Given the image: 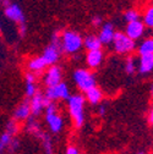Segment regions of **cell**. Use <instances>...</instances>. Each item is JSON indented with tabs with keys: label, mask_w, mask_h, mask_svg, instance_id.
I'll list each match as a JSON object with an SVG mask.
<instances>
[{
	"label": "cell",
	"mask_w": 153,
	"mask_h": 154,
	"mask_svg": "<svg viewBox=\"0 0 153 154\" xmlns=\"http://www.w3.org/2000/svg\"><path fill=\"white\" fill-rule=\"evenodd\" d=\"M85 103L86 98L82 94H72L67 99V109L75 128H81L85 124Z\"/></svg>",
	"instance_id": "cell-1"
},
{
	"label": "cell",
	"mask_w": 153,
	"mask_h": 154,
	"mask_svg": "<svg viewBox=\"0 0 153 154\" xmlns=\"http://www.w3.org/2000/svg\"><path fill=\"white\" fill-rule=\"evenodd\" d=\"M83 47V38L80 33L67 29L61 34V49L66 54H76Z\"/></svg>",
	"instance_id": "cell-2"
},
{
	"label": "cell",
	"mask_w": 153,
	"mask_h": 154,
	"mask_svg": "<svg viewBox=\"0 0 153 154\" xmlns=\"http://www.w3.org/2000/svg\"><path fill=\"white\" fill-rule=\"evenodd\" d=\"M44 112H45V122L49 127V131L52 133L61 132V130L64 128V119L61 115H59L58 108L54 104V102H52L44 109Z\"/></svg>",
	"instance_id": "cell-3"
},
{
	"label": "cell",
	"mask_w": 153,
	"mask_h": 154,
	"mask_svg": "<svg viewBox=\"0 0 153 154\" xmlns=\"http://www.w3.org/2000/svg\"><path fill=\"white\" fill-rule=\"evenodd\" d=\"M72 79H73L75 85L77 86V88L82 91L83 93L95 86V77L87 69H77L73 72Z\"/></svg>",
	"instance_id": "cell-4"
},
{
	"label": "cell",
	"mask_w": 153,
	"mask_h": 154,
	"mask_svg": "<svg viewBox=\"0 0 153 154\" xmlns=\"http://www.w3.org/2000/svg\"><path fill=\"white\" fill-rule=\"evenodd\" d=\"M111 43L114 50L118 54H129L135 49V41L123 32H115Z\"/></svg>",
	"instance_id": "cell-5"
},
{
	"label": "cell",
	"mask_w": 153,
	"mask_h": 154,
	"mask_svg": "<svg viewBox=\"0 0 153 154\" xmlns=\"http://www.w3.org/2000/svg\"><path fill=\"white\" fill-rule=\"evenodd\" d=\"M44 95L48 99H50L52 102H55V100H59V99H66L67 100L71 94H70V91L67 88V85L64 82H60L56 86L47 87Z\"/></svg>",
	"instance_id": "cell-6"
},
{
	"label": "cell",
	"mask_w": 153,
	"mask_h": 154,
	"mask_svg": "<svg viewBox=\"0 0 153 154\" xmlns=\"http://www.w3.org/2000/svg\"><path fill=\"white\" fill-rule=\"evenodd\" d=\"M52 103L50 99H48L44 93L38 91L32 98H30V104H31V112L33 116H39L42 111Z\"/></svg>",
	"instance_id": "cell-7"
},
{
	"label": "cell",
	"mask_w": 153,
	"mask_h": 154,
	"mask_svg": "<svg viewBox=\"0 0 153 154\" xmlns=\"http://www.w3.org/2000/svg\"><path fill=\"white\" fill-rule=\"evenodd\" d=\"M61 79H63V71H61V67L60 66H56V65H52L47 72L44 73V77H43V82L47 87H53V86H56L61 82Z\"/></svg>",
	"instance_id": "cell-8"
},
{
	"label": "cell",
	"mask_w": 153,
	"mask_h": 154,
	"mask_svg": "<svg viewBox=\"0 0 153 154\" xmlns=\"http://www.w3.org/2000/svg\"><path fill=\"white\" fill-rule=\"evenodd\" d=\"M4 14H5L6 18H9L10 21H12L17 25L26 22L25 14H23L21 6L17 4H8L4 9Z\"/></svg>",
	"instance_id": "cell-9"
},
{
	"label": "cell",
	"mask_w": 153,
	"mask_h": 154,
	"mask_svg": "<svg viewBox=\"0 0 153 154\" xmlns=\"http://www.w3.org/2000/svg\"><path fill=\"white\" fill-rule=\"evenodd\" d=\"M60 54H61V48L50 43V44L44 49L42 56L44 57V60L47 61L48 66H52V65H55L56 61L59 60Z\"/></svg>",
	"instance_id": "cell-10"
},
{
	"label": "cell",
	"mask_w": 153,
	"mask_h": 154,
	"mask_svg": "<svg viewBox=\"0 0 153 154\" xmlns=\"http://www.w3.org/2000/svg\"><path fill=\"white\" fill-rule=\"evenodd\" d=\"M143 32H145V23H142L140 20L129 22L126 26V29H125V34L133 41L139 39V38L143 34Z\"/></svg>",
	"instance_id": "cell-11"
},
{
	"label": "cell",
	"mask_w": 153,
	"mask_h": 154,
	"mask_svg": "<svg viewBox=\"0 0 153 154\" xmlns=\"http://www.w3.org/2000/svg\"><path fill=\"white\" fill-rule=\"evenodd\" d=\"M31 115H32V112H31V104H30V99L27 98L26 100L20 103V105L15 109V111H14V119L16 121H23V120H27Z\"/></svg>",
	"instance_id": "cell-12"
},
{
	"label": "cell",
	"mask_w": 153,
	"mask_h": 154,
	"mask_svg": "<svg viewBox=\"0 0 153 154\" xmlns=\"http://www.w3.org/2000/svg\"><path fill=\"white\" fill-rule=\"evenodd\" d=\"M103 57H104V55L101 49L99 50H89L86 54V64L91 69H97L102 64Z\"/></svg>",
	"instance_id": "cell-13"
},
{
	"label": "cell",
	"mask_w": 153,
	"mask_h": 154,
	"mask_svg": "<svg viewBox=\"0 0 153 154\" xmlns=\"http://www.w3.org/2000/svg\"><path fill=\"white\" fill-rule=\"evenodd\" d=\"M114 34H115V31H114V25L110 22H107L102 26V29L99 32V41L102 42V44H109L113 42Z\"/></svg>",
	"instance_id": "cell-14"
},
{
	"label": "cell",
	"mask_w": 153,
	"mask_h": 154,
	"mask_svg": "<svg viewBox=\"0 0 153 154\" xmlns=\"http://www.w3.org/2000/svg\"><path fill=\"white\" fill-rule=\"evenodd\" d=\"M85 98L89 104L97 105L103 99V93L97 86H94V87H92V88H89L88 91L85 92Z\"/></svg>",
	"instance_id": "cell-15"
},
{
	"label": "cell",
	"mask_w": 153,
	"mask_h": 154,
	"mask_svg": "<svg viewBox=\"0 0 153 154\" xmlns=\"http://www.w3.org/2000/svg\"><path fill=\"white\" fill-rule=\"evenodd\" d=\"M47 66H48V64H47V61L44 60V57H43L42 55H41V56L32 57V59L27 63V69H28L31 72H34V73L42 72Z\"/></svg>",
	"instance_id": "cell-16"
},
{
	"label": "cell",
	"mask_w": 153,
	"mask_h": 154,
	"mask_svg": "<svg viewBox=\"0 0 153 154\" xmlns=\"http://www.w3.org/2000/svg\"><path fill=\"white\" fill-rule=\"evenodd\" d=\"M152 70H153V54L141 55L140 66H139L140 73L146 75V73H149Z\"/></svg>",
	"instance_id": "cell-17"
},
{
	"label": "cell",
	"mask_w": 153,
	"mask_h": 154,
	"mask_svg": "<svg viewBox=\"0 0 153 154\" xmlns=\"http://www.w3.org/2000/svg\"><path fill=\"white\" fill-rule=\"evenodd\" d=\"M102 45L103 44L99 41L98 35L89 34V35L83 38V47L87 49V51H89V50H99V49H102Z\"/></svg>",
	"instance_id": "cell-18"
},
{
	"label": "cell",
	"mask_w": 153,
	"mask_h": 154,
	"mask_svg": "<svg viewBox=\"0 0 153 154\" xmlns=\"http://www.w3.org/2000/svg\"><path fill=\"white\" fill-rule=\"evenodd\" d=\"M27 120H28V121H27V125H26V131H27L28 133H31L32 136H34V137L38 138V136H39V134L43 132V131L41 130L39 122L37 121L36 116H33V115H31V116H30Z\"/></svg>",
	"instance_id": "cell-19"
},
{
	"label": "cell",
	"mask_w": 153,
	"mask_h": 154,
	"mask_svg": "<svg viewBox=\"0 0 153 154\" xmlns=\"http://www.w3.org/2000/svg\"><path fill=\"white\" fill-rule=\"evenodd\" d=\"M38 138L42 141V144H43V147H44V152H45V154H54L52 138L48 136L45 132H42L39 136H38Z\"/></svg>",
	"instance_id": "cell-20"
},
{
	"label": "cell",
	"mask_w": 153,
	"mask_h": 154,
	"mask_svg": "<svg viewBox=\"0 0 153 154\" xmlns=\"http://www.w3.org/2000/svg\"><path fill=\"white\" fill-rule=\"evenodd\" d=\"M14 137L15 136H12V134H10L6 131L0 134V152H2L3 149H5V148H9V146H10V143H11Z\"/></svg>",
	"instance_id": "cell-21"
},
{
	"label": "cell",
	"mask_w": 153,
	"mask_h": 154,
	"mask_svg": "<svg viewBox=\"0 0 153 154\" xmlns=\"http://www.w3.org/2000/svg\"><path fill=\"white\" fill-rule=\"evenodd\" d=\"M139 51L141 55H146V54H153V39H147L145 41L140 48Z\"/></svg>",
	"instance_id": "cell-22"
},
{
	"label": "cell",
	"mask_w": 153,
	"mask_h": 154,
	"mask_svg": "<svg viewBox=\"0 0 153 154\" xmlns=\"http://www.w3.org/2000/svg\"><path fill=\"white\" fill-rule=\"evenodd\" d=\"M18 130H20V126H18V124H17V121H16L15 119L8 121V124H6V130H5L6 132H9L10 134H12V136H16V133L18 132Z\"/></svg>",
	"instance_id": "cell-23"
},
{
	"label": "cell",
	"mask_w": 153,
	"mask_h": 154,
	"mask_svg": "<svg viewBox=\"0 0 153 154\" xmlns=\"http://www.w3.org/2000/svg\"><path fill=\"white\" fill-rule=\"evenodd\" d=\"M136 71V63L133 60V57H127L125 63V72L127 75H133Z\"/></svg>",
	"instance_id": "cell-24"
},
{
	"label": "cell",
	"mask_w": 153,
	"mask_h": 154,
	"mask_svg": "<svg viewBox=\"0 0 153 154\" xmlns=\"http://www.w3.org/2000/svg\"><path fill=\"white\" fill-rule=\"evenodd\" d=\"M140 18V15L137 11L135 10H127L125 14H124V20L129 23V22H132V21H137Z\"/></svg>",
	"instance_id": "cell-25"
},
{
	"label": "cell",
	"mask_w": 153,
	"mask_h": 154,
	"mask_svg": "<svg viewBox=\"0 0 153 154\" xmlns=\"http://www.w3.org/2000/svg\"><path fill=\"white\" fill-rule=\"evenodd\" d=\"M143 23L147 25L148 27L153 28V6L148 8L146 10V14H145V17H143Z\"/></svg>",
	"instance_id": "cell-26"
},
{
	"label": "cell",
	"mask_w": 153,
	"mask_h": 154,
	"mask_svg": "<svg viewBox=\"0 0 153 154\" xmlns=\"http://www.w3.org/2000/svg\"><path fill=\"white\" fill-rule=\"evenodd\" d=\"M26 97L30 99V98H32L33 95L38 92V89H37V86H36V83H26Z\"/></svg>",
	"instance_id": "cell-27"
},
{
	"label": "cell",
	"mask_w": 153,
	"mask_h": 154,
	"mask_svg": "<svg viewBox=\"0 0 153 154\" xmlns=\"http://www.w3.org/2000/svg\"><path fill=\"white\" fill-rule=\"evenodd\" d=\"M36 77H37V75L34 73V72H27L26 73V76H25V79H26V83H36Z\"/></svg>",
	"instance_id": "cell-28"
},
{
	"label": "cell",
	"mask_w": 153,
	"mask_h": 154,
	"mask_svg": "<svg viewBox=\"0 0 153 154\" xmlns=\"http://www.w3.org/2000/svg\"><path fill=\"white\" fill-rule=\"evenodd\" d=\"M65 154H80V150L79 148L73 146V144H69L66 147V150H65Z\"/></svg>",
	"instance_id": "cell-29"
},
{
	"label": "cell",
	"mask_w": 153,
	"mask_h": 154,
	"mask_svg": "<svg viewBox=\"0 0 153 154\" xmlns=\"http://www.w3.org/2000/svg\"><path fill=\"white\" fill-rule=\"evenodd\" d=\"M18 147H20V141H18L16 137H14L12 141H11V143H10V146H9V150L10 152H15Z\"/></svg>",
	"instance_id": "cell-30"
},
{
	"label": "cell",
	"mask_w": 153,
	"mask_h": 154,
	"mask_svg": "<svg viewBox=\"0 0 153 154\" xmlns=\"http://www.w3.org/2000/svg\"><path fill=\"white\" fill-rule=\"evenodd\" d=\"M26 32H27V26H26V22L23 23H20L18 25V33H20L21 37H25L26 35Z\"/></svg>",
	"instance_id": "cell-31"
},
{
	"label": "cell",
	"mask_w": 153,
	"mask_h": 154,
	"mask_svg": "<svg viewBox=\"0 0 153 154\" xmlns=\"http://www.w3.org/2000/svg\"><path fill=\"white\" fill-rule=\"evenodd\" d=\"M92 25H93L94 27L101 26V25H102V17H101V16H94V17L92 18Z\"/></svg>",
	"instance_id": "cell-32"
},
{
	"label": "cell",
	"mask_w": 153,
	"mask_h": 154,
	"mask_svg": "<svg viewBox=\"0 0 153 154\" xmlns=\"http://www.w3.org/2000/svg\"><path fill=\"white\" fill-rule=\"evenodd\" d=\"M105 112H107V106H105V104H101L99 108H98V114L101 115V116H104Z\"/></svg>",
	"instance_id": "cell-33"
},
{
	"label": "cell",
	"mask_w": 153,
	"mask_h": 154,
	"mask_svg": "<svg viewBox=\"0 0 153 154\" xmlns=\"http://www.w3.org/2000/svg\"><path fill=\"white\" fill-rule=\"evenodd\" d=\"M148 120H149V122L153 125V109L149 111V115H148Z\"/></svg>",
	"instance_id": "cell-34"
},
{
	"label": "cell",
	"mask_w": 153,
	"mask_h": 154,
	"mask_svg": "<svg viewBox=\"0 0 153 154\" xmlns=\"http://www.w3.org/2000/svg\"><path fill=\"white\" fill-rule=\"evenodd\" d=\"M151 93H152V95H153V86H152V88H151Z\"/></svg>",
	"instance_id": "cell-35"
},
{
	"label": "cell",
	"mask_w": 153,
	"mask_h": 154,
	"mask_svg": "<svg viewBox=\"0 0 153 154\" xmlns=\"http://www.w3.org/2000/svg\"><path fill=\"white\" fill-rule=\"evenodd\" d=\"M137 154H145V153H142V152H141V153H137Z\"/></svg>",
	"instance_id": "cell-36"
},
{
	"label": "cell",
	"mask_w": 153,
	"mask_h": 154,
	"mask_svg": "<svg viewBox=\"0 0 153 154\" xmlns=\"http://www.w3.org/2000/svg\"><path fill=\"white\" fill-rule=\"evenodd\" d=\"M3 2H4V0H0V3H3Z\"/></svg>",
	"instance_id": "cell-37"
},
{
	"label": "cell",
	"mask_w": 153,
	"mask_h": 154,
	"mask_svg": "<svg viewBox=\"0 0 153 154\" xmlns=\"http://www.w3.org/2000/svg\"><path fill=\"white\" fill-rule=\"evenodd\" d=\"M0 154H3V153H2V152H0Z\"/></svg>",
	"instance_id": "cell-38"
}]
</instances>
